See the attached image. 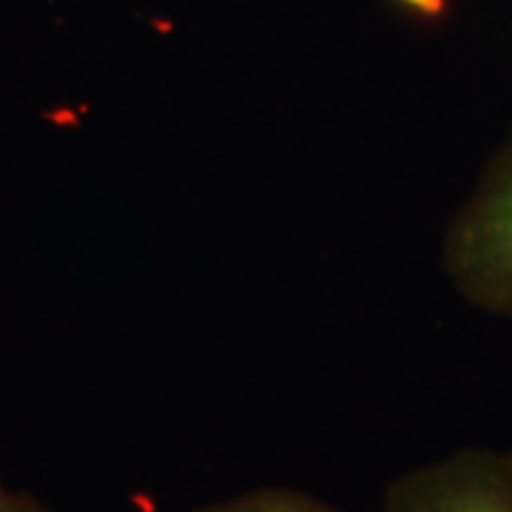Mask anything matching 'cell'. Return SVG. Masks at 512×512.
Wrapping results in <instances>:
<instances>
[{
    "label": "cell",
    "mask_w": 512,
    "mask_h": 512,
    "mask_svg": "<svg viewBox=\"0 0 512 512\" xmlns=\"http://www.w3.org/2000/svg\"><path fill=\"white\" fill-rule=\"evenodd\" d=\"M403 17H411L415 22H439L448 17L451 0H389Z\"/></svg>",
    "instance_id": "cell-4"
},
{
    "label": "cell",
    "mask_w": 512,
    "mask_h": 512,
    "mask_svg": "<svg viewBox=\"0 0 512 512\" xmlns=\"http://www.w3.org/2000/svg\"><path fill=\"white\" fill-rule=\"evenodd\" d=\"M441 261L467 304L512 320V131L448 223Z\"/></svg>",
    "instance_id": "cell-1"
},
{
    "label": "cell",
    "mask_w": 512,
    "mask_h": 512,
    "mask_svg": "<svg viewBox=\"0 0 512 512\" xmlns=\"http://www.w3.org/2000/svg\"><path fill=\"white\" fill-rule=\"evenodd\" d=\"M0 512H53L46 503L38 498L22 494V491H10L0 482Z\"/></svg>",
    "instance_id": "cell-5"
},
{
    "label": "cell",
    "mask_w": 512,
    "mask_h": 512,
    "mask_svg": "<svg viewBox=\"0 0 512 512\" xmlns=\"http://www.w3.org/2000/svg\"><path fill=\"white\" fill-rule=\"evenodd\" d=\"M380 512H512V453L460 448L403 472Z\"/></svg>",
    "instance_id": "cell-2"
},
{
    "label": "cell",
    "mask_w": 512,
    "mask_h": 512,
    "mask_svg": "<svg viewBox=\"0 0 512 512\" xmlns=\"http://www.w3.org/2000/svg\"><path fill=\"white\" fill-rule=\"evenodd\" d=\"M195 512H344L323 498H316L306 491L285 489V486H268L254 489L247 494L226 498V501L207 503Z\"/></svg>",
    "instance_id": "cell-3"
}]
</instances>
